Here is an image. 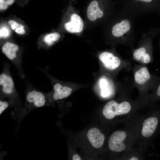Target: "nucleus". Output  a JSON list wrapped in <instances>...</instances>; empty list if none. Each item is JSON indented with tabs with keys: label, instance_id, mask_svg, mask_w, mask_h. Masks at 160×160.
Segmentation results:
<instances>
[{
	"label": "nucleus",
	"instance_id": "11",
	"mask_svg": "<svg viewBox=\"0 0 160 160\" xmlns=\"http://www.w3.org/2000/svg\"><path fill=\"white\" fill-rule=\"evenodd\" d=\"M103 15V12L99 7L97 2L95 0L92 1L87 9V15L89 20L94 21L97 18H101Z\"/></svg>",
	"mask_w": 160,
	"mask_h": 160
},
{
	"label": "nucleus",
	"instance_id": "17",
	"mask_svg": "<svg viewBox=\"0 0 160 160\" xmlns=\"http://www.w3.org/2000/svg\"><path fill=\"white\" fill-rule=\"evenodd\" d=\"M100 86L101 88V95L104 97L108 96L109 94V91L108 88V83L104 79L100 81Z\"/></svg>",
	"mask_w": 160,
	"mask_h": 160
},
{
	"label": "nucleus",
	"instance_id": "12",
	"mask_svg": "<svg viewBox=\"0 0 160 160\" xmlns=\"http://www.w3.org/2000/svg\"><path fill=\"white\" fill-rule=\"evenodd\" d=\"M130 27L129 21L127 20H124L113 26L112 30V33L115 36H120L128 31Z\"/></svg>",
	"mask_w": 160,
	"mask_h": 160
},
{
	"label": "nucleus",
	"instance_id": "22",
	"mask_svg": "<svg viewBox=\"0 0 160 160\" xmlns=\"http://www.w3.org/2000/svg\"><path fill=\"white\" fill-rule=\"evenodd\" d=\"M156 95L158 97H160V84L158 87L156 93Z\"/></svg>",
	"mask_w": 160,
	"mask_h": 160
},
{
	"label": "nucleus",
	"instance_id": "9",
	"mask_svg": "<svg viewBox=\"0 0 160 160\" xmlns=\"http://www.w3.org/2000/svg\"><path fill=\"white\" fill-rule=\"evenodd\" d=\"M71 18V21L65 24L66 30L71 33L81 32L83 27V22L81 18L76 14L72 15Z\"/></svg>",
	"mask_w": 160,
	"mask_h": 160
},
{
	"label": "nucleus",
	"instance_id": "15",
	"mask_svg": "<svg viewBox=\"0 0 160 160\" xmlns=\"http://www.w3.org/2000/svg\"><path fill=\"white\" fill-rule=\"evenodd\" d=\"M60 37V34L57 32H54L46 35L44 39L45 44L48 46L52 45L53 43L58 40Z\"/></svg>",
	"mask_w": 160,
	"mask_h": 160
},
{
	"label": "nucleus",
	"instance_id": "14",
	"mask_svg": "<svg viewBox=\"0 0 160 160\" xmlns=\"http://www.w3.org/2000/svg\"><path fill=\"white\" fill-rule=\"evenodd\" d=\"M133 57L136 60L144 63H149L151 60L150 55L146 52L145 49L144 47L135 50L133 53Z\"/></svg>",
	"mask_w": 160,
	"mask_h": 160
},
{
	"label": "nucleus",
	"instance_id": "21",
	"mask_svg": "<svg viewBox=\"0 0 160 160\" xmlns=\"http://www.w3.org/2000/svg\"><path fill=\"white\" fill-rule=\"evenodd\" d=\"M73 160H81V159L80 156L77 154H74L73 156Z\"/></svg>",
	"mask_w": 160,
	"mask_h": 160
},
{
	"label": "nucleus",
	"instance_id": "24",
	"mask_svg": "<svg viewBox=\"0 0 160 160\" xmlns=\"http://www.w3.org/2000/svg\"><path fill=\"white\" fill-rule=\"evenodd\" d=\"M129 160H139L138 158L137 157L134 156L132 157L131 158H130L129 159Z\"/></svg>",
	"mask_w": 160,
	"mask_h": 160
},
{
	"label": "nucleus",
	"instance_id": "13",
	"mask_svg": "<svg viewBox=\"0 0 160 160\" xmlns=\"http://www.w3.org/2000/svg\"><path fill=\"white\" fill-rule=\"evenodd\" d=\"M151 78V75L148 69L143 67L135 73L134 79L135 82L138 84H143Z\"/></svg>",
	"mask_w": 160,
	"mask_h": 160
},
{
	"label": "nucleus",
	"instance_id": "10",
	"mask_svg": "<svg viewBox=\"0 0 160 160\" xmlns=\"http://www.w3.org/2000/svg\"><path fill=\"white\" fill-rule=\"evenodd\" d=\"M53 98L55 100L62 99L71 94L72 89L67 86H63L60 83L55 84L53 86Z\"/></svg>",
	"mask_w": 160,
	"mask_h": 160
},
{
	"label": "nucleus",
	"instance_id": "6",
	"mask_svg": "<svg viewBox=\"0 0 160 160\" xmlns=\"http://www.w3.org/2000/svg\"><path fill=\"white\" fill-rule=\"evenodd\" d=\"M99 57L105 67L109 70L116 69L121 63L120 59L110 52H103L99 55Z\"/></svg>",
	"mask_w": 160,
	"mask_h": 160
},
{
	"label": "nucleus",
	"instance_id": "23",
	"mask_svg": "<svg viewBox=\"0 0 160 160\" xmlns=\"http://www.w3.org/2000/svg\"><path fill=\"white\" fill-rule=\"evenodd\" d=\"M6 1L8 5L12 4L14 2V0H6Z\"/></svg>",
	"mask_w": 160,
	"mask_h": 160
},
{
	"label": "nucleus",
	"instance_id": "3",
	"mask_svg": "<svg viewBox=\"0 0 160 160\" xmlns=\"http://www.w3.org/2000/svg\"><path fill=\"white\" fill-rule=\"evenodd\" d=\"M127 136L126 132L123 131L118 130L113 132L108 140V146L112 151L120 152L123 151L126 146L124 141Z\"/></svg>",
	"mask_w": 160,
	"mask_h": 160
},
{
	"label": "nucleus",
	"instance_id": "18",
	"mask_svg": "<svg viewBox=\"0 0 160 160\" xmlns=\"http://www.w3.org/2000/svg\"><path fill=\"white\" fill-rule=\"evenodd\" d=\"M9 105L8 103L6 101L1 100L0 101V114L1 115L3 111L7 108Z\"/></svg>",
	"mask_w": 160,
	"mask_h": 160
},
{
	"label": "nucleus",
	"instance_id": "2",
	"mask_svg": "<svg viewBox=\"0 0 160 160\" xmlns=\"http://www.w3.org/2000/svg\"><path fill=\"white\" fill-rule=\"evenodd\" d=\"M6 63L0 75V86L1 92L5 95L12 94L15 91L13 79L10 73L9 66Z\"/></svg>",
	"mask_w": 160,
	"mask_h": 160
},
{
	"label": "nucleus",
	"instance_id": "7",
	"mask_svg": "<svg viewBox=\"0 0 160 160\" xmlns=\"http://www.w3.org/2000/svg\"><path fill=\"white\" fill-rule=\"evenodd\" d=\"M19 49L18 46L16 44L9 42H7L2 46L1 50L3 53L10 60L17 68L18 66L17 59V53Z\"/></svg>",
	"mask_w": 160,
	"mask_h": 160
},
{
	"label": "nucleus",
	"instance_id": "1",
	"mask_svg": "<svg viewBox=\"0 0 160 160\" xmlns=\"http://www.w3.org/2000/svg\"><path fill=\"white\" fill-rule=\"evenodd\" d=\"M131 107L128 102L124 101L120 103L114 100L108 102L104 106L103 111L104 117L108 119H111L116 116L121 115L128 113Z\"/></svg>",
	"mask_w": 160,
	"mask_h": 160
},
{
	"label": "nucleus",
	"instance_id": "5",
	"mask_svg": "<svg viewBox=\"0 0 160 160\" xmlns=\"http://www.w3.org/2000/svg\"><path fill=\"white\" fill-rule=\"evenodd\" d=\"M26 98L28 103L36 107H43L46 103V98L44 93L35 89L29 91Z\"/></svg>",
	"mask_w": 160,
	"mask_h": 160
},
{
	"label": "nucleus",
	"instance_id": "19",
	"mask_svg": "<svg viewBox=\"0 0 160 160\" xmlns=\"http://www.w3.org/2000/svg\"><path fill=\"white\" fill-rule=\"evenodd\" d=\"M0 38H6L9 35V32L8 29L4 28L0 29Z\"/></svg>",
	"mask_w": 160,
	"mask_h": 160
},
{
	"label": "nucleus",
	"instance_id": "16",
	"mask_svg": "<svg viewBox=\"0 0 160 160\" xmlns=\"http://www.w3.org/2000/svg\"><path fill=\"white\" fill-rule=\"evenodd\" d=\"M8 23L10 25L12 29L14 30L17 33L20 34H23L25 33L24 27L23 25L12 20H9Z\"/></svg>",
	"mask_w": 160,
	"mask_h": 160
},
{
	"label": "nucleus",
	"instance_id": "8",
	"mask_svg": "<svg viewBox=\"0 0 160 160\" xmlns=\"http://www.w3.org/2000/svg\"><path fill=\"white\" fill-rule=\"evenodd\" d=\"M87 136L92 145L96 148H99L103 145L105 136L97 128H93L88 132Z\"/></svg>",
	"mask_w": 160,
	"mask_h": 160
},
{
	"label": "nucleus",
	"instance_id": "4",
	"mask_svg": "<svg viewBox=\"0 0 160 160\" xmlns=\"http://www.w3.org/2000/svg\"><path fill=\"white\" fill-rule=\"evenodd\" d=\"M159 123V118L156 116H151L145 119L142 124V135L146 138L152 136L156 131Z\"/></svg>",
	"mask_w": 160,
	"mask_h": 160
},
{
	"label": "nucleus",
	"instance_id": "20",
	"mask_svg": "<svg viewBox=\"0 0 160 160\" xmlns=\"http://www.w3.org/2000/svg\"><path fill=\"white\" fill-rule=\"evenodd\" d=\"M6 0H0V10L6 9L8 6Z\"/></svg>",
	"mask_w": 160,
	"mask_h": 160
}]
</instances>
